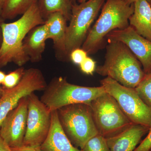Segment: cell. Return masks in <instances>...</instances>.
Masks as SVG:
<instances>
[{
  "label": "cell",
  "instance_id": "obj_30",
  "mask_svg": "<svg viewBox=\"0 0 151 151\" xmlns=\"http://www.w3.org/2000/svg\"><path fill=\"white\" fill-rule=\"evenodd\" d=\"M4 22L3 20H0V47L1 45L2 42V32L1 27V24L2 22Z\"/></svg>",
  "mask_w": 151,
  "mask_h": 151
},
{
  "label": "cell",
  "instance_id": "obj_2",
  "mask_svg": "<svg viewBox=\"0 0 151 151\" xmlns=\"http://www.w3.org/2000/svg\"><path fill=\"white\" fill-rule=\"evenodd\" d=\"M108 42L105 61L103 65L96 68V72L126 87L136 88L145 75L140 63L123 42Z\"/></svg>",
  "mask_w": 151,
  "mask_h": 151
},
{
  "label": "cell",
  "instance_id": "obj_17",
  "mask_svg": "<svg viewBox=\"0 0 151 151\" xmlns=\"http://www.w3.org/2000/svg\"><path fill=\"white\" fill-rule=\"evenodd\" d=\"M134 6V12L129 19V25L151 41V6L147 0H138Z\"/></svg>",
  "mask_w": 151,
  "mask_h": 151
},
{
  "label": "cell",
  "instance_id": "obj_23",
  "mask_svg": "<svg viewBox=\"0 0 151 151\" xmlns=\"http://www.w3.org/2000/svg\"><path fill=\"white\" fill-rule=\"evenodd\" d=\"M88 54L81 47L75 49L70 52L69 58L74 64L80 65L87 57Z\"/></svg>",
  "mask_w": 151,
  "mask_h": 151
},
{
  "label": "cell",
  "instance_id": "obj_12",
  "mask_svg": "<svg viewBox=\"0 0 151 151\" xmlns=\"http://www.w3.org/2000/svg\"><path fill=\"white\" fill-rule=\"evenodd\" d=\"M106 39L123 42L140 63L145 73L151 71V41L139 35L132 27L114 30Z\"/></svg>",
  "mask_w": 151,
  "mask_h": 151
},
{
  "label": "cell",
  "instance_id": "obj_9",
  "mask_svg": "<svg viewBox=\"0 0 151 151\" xmlns=\"http://www.w3.org/2000/svg\"><path fill=\"white\" fill-rule=\"evenodd\" d=\"M47 83L42 72L36 68L25 70L20 81L11 89H4L0 97V127L6 116L22 98L35 91L44 90Z\"/></svg>",
  "mask_w": 151,
  "mask_h": 151
},
{
  "label": "cell",
  "instance_id": "obj_33",
  "mask_svg": "<svg viewBox=\"0 0 151 151\" xmlns=\"http://www.w3.org/2000/svg\"><path fill=\"white\" fill-rule=\"evenodd\" d=\"M4 89H3L0 86V97L2 95L3 92H4Z\"/></svg>",
  "mask_w": 151,
  "mask_h": 151
},
{
  "label": "cell",
  "instance_id": "obj_4",
  "mask_svg": "<svg viewBox=\"0 0 151 151\" xmlns=\"http://www.w3.org/2000/svg\"><path fill=\"white\" fill-rule=\"evenodd\" d=\"M44 90L41 101L51 112L73 104L89 105L92 101L106 92L102 86H78L70 84L61 76L53 78Z\"/></svg>",
  "mask_w": 151,
  "mask_h": 151
},
{
  "label": "cell",
  "instance_id": "obj_19",
  "mask_svg": "<svg viewBox=\"0 0 151 151\" xmlns=\"http://www.w3.org/2000/svg\"><path fill=\"white\" fill-rule=\"evenodd\" d=\"M38 0H4L1 18L3 20L12 19L22 15Z\"/></svg>",
  "mask_w": 151,
  "mask_h": 151
},
{
  "label": "cell",
  "instance_id": "obj_31",
  "mask_svg": "<svg viewBox=\"0 0 151 151\" xmlns=\"http://www.w3.org/2000/svg\"><path fill=\"white\" fill-rule=\"evenodd\" d=\"M124 1L126 2L129 5H132L134 4L135 2L137 1L138 0H124Z\"/></svg>",
  "mask_w": 151,
  "mask_h": 151
},
{
  "label": "cell",
  "instance_id": "obj_29",
  "mask_svg": "<svg viewBox=\"0 0 151 151\" xmlns=\"http://www.w3.org/2000/svg\"><path fill=\"white\" fill-rule=\"evenodd\" d=\"M4 0H0V20H3L1 18ZM4 21V20H3Z\"/></svg>",
  "mask_w": 151,
  "mask_h": 151
},
{
  "label": "cell",
  "instance_id": "obj_24",
  "mask_svg": "<svg viewBox=\"0 0 151 151\" xmlns=\"http://www.w3.org/2000/svg\"><path fill=\"white\" fill-rule=\"evenodd\" d=\"M79 66L83 73L88 75H92L96 69V62L92 58L87 56Z\"/></svg>",
  "mask_w": 151,
  "mask_h": 151
},
{
  "label": "cell",
  "instance_id": "obj_6",
  "mask_svg": "<svg viewBox=\"0 0 151 151\" xmlns=\"http://www.w3.org/2000/svg\"><path fill=\"white\" fill-rule=\"evenodd\" d=\"M106 0H87L73 4L66 32V54L81 47L91 29V26Z\"/></svg>",
  "mask_w": 151,
  "mask_h": 151
},
{
  "label": "cell",
  "instance_id": "obj_25",
  "mask_svg": "<svg viewBox=\"0 0 151 151\" xmlns=\"http://www.w3.org/2000/svg\"><path fill=\"white\" fill-rule=\"evenodd\" d=\"M151 150V127L147 137L137 147L134 151H150Z\"/></svg>",
  "mask_w": 151,
  "mask_h": 151
},
{
  "label": "cell",
  "instance_id": "obj_32",
  "mask_svg": "<svg viewBox=\"0 0 151 151\" xmlns=\"http://www.w3.org/2000/svg\"><path fill=\"white\" fill-rule=\"evenodd\" d=\"M76 2L78 3V4H81V3L84 2L86 1L87 0H76Z\"/></svg>",
  "mask_w": 151,
  "mask_h": 151
},
{
  "label": "cell",
  "instance_id": "obj_26",
  "mask_svg": "<svg viewBox=\"0 0 151 151\" xmlns=\"http://www.w3.org/2000/svg\"><path fill=\"white\" fill-rule=\"evenodd\" d=\"M14 151H44L40 148V147H30L23 146L17 148H11Z\"/></svg>",
  "mask_w": 151,
  "mask_h": 151
},
{
  "label": "cell",
  "instance_id": "obj_37",
  "mask_svg": "<svg viewBox=\"0 0 151 151\" xmlns=\"http://www.w3.org/2000/svg\"></svg>",
  "mask_w": 151,
  "mask_h": 151
},
{
  "label": "cell",
  "instance_id": "obj_10",
  "mask_svg": "<svg viewBox=\"0 0 151 151\" xmlns=\"http://www.w3.org/2000/svg\"><path fill=\"white\" fill-rule=\"evenodd\" d=\"M28 114L24 146L40 147L48 135L52 112L34 92L28 96Z\"/></svg>",
  "mask_w": 151,
  "mask_h": 151
},
{
  "label": "cell",
  "instance_id": "obj_18",
  "mask_svg": "<svg viewBox=\"0 0 151 151\" xmlns=\"http://www.w3.org/2000/svg\"><path fill=\"white\" fill-rule=\"evenodd\" d=\"M41 14L45 20L52 14L59 12L70 20L72 2L70 0H38L37 3Z\"/></svg>",
  "mask_w": 151,
  "mask_h": 151
},
{
  "label": "cell",
  "instance_id": "obj_7",
  "mask_svg": "<svg viewBox=\"0 0 151 151\" xmlns=\"http://www.w3.org/2000/svg\"><path fill=\"white\" fill-rule=\"evenodd\" d=\"M106 93L119 104L123 113L133 124L151 127V109L141 99L135 88L126 87L110 77L100 81Z\"/></svg>",
  "mask_w": 151,
  "mask_h": 151
},
{
  "label": "cell",
  "instance_id": "obj_11",
  "mask_svg": "<svg viewBox=\"0 0 151 151\" xmlns=\"http://www.w3.org/2000/svg\"><path fill=\"white\" fill-rule=\"evenodd\" d=\"M28 96L23 97L6 116L0 127V135L11 148L24 146L27 122Z\"/></svg>",
  "mask_w": 151,
  "mask_h": 151
},
{
  "label": "cell",
  "instance_id": "obj_20",
  "mask_svg": "<svg viewBox=\"0 0 151 151\" xmlns=\"http://www.w3.org/2000/svg\"><path fill=\"white\" fill-rule=\"evenodd\" d=\"M135 89L141 99L151 109V71L145 73Z\"/></svg>",
  "mask_w": 151,
  "mask_h": 151
},
{
  "label": "cell",
  "instance_id": "obj_15",
  "mask_svg": "<svg viewBox=\"0 0 151 151\" xmlns=\"http://www.w3.org/2000/svg\"><path fill=\"white\" fill-rule=\"evenodd\" d=\"M40 148L44 151H82L73 146L60 122L57 111L51 113V124L48 135Z\"/></svg>",
  "mask_w": 151,
  "mask_h": 151
},
{
  "label": "cell",
  "instance_id": "obj_1",
  "mask_svg": "<svg viewBox=\"0 0 151 151\" xmlns=\"http://www.w3.org/2000/svg\"><path fill=\"white\" fill-rule=\"evenodd\" d=\"M45 22L37 3L32 6L15 21L8 23L2 22L0 68L11 62L22 67L29 61L23 49L24 40L31 30L44 24Z\"/></svg>",
  "mask_w": 151,
  "mask_h": 151
},
{
  "label": "cell",
  "instance_id": "obj_14",
  "mask_svg": "<svg viewBox=\"0 0 151 151\" xmlns=\"http://www.w3.org/2000/svg\"><path fill=\"white\" fill-rule=\"evenodd\" d=\"M149 129L133 124L119 134L106 138L110 151H134Z\"/></svg>",
  "mask_w": 151,
  "mask_h": 151
},
{
  "label": "cell",
  "instance_id": "obj_13",
  "mask_svg": "<svg viewBox=\"0 0 151 151\" xmlns=\"http://www.w3.org/2000/svg\"><path fill=\"white\" fill-rule=\"evenodd\" d=\"M47 29V39L52 40L58 58H68L66 54L67 19L62 14L54 13L45 20Z\"/></svg>",
  "mask_w": 151,
  "mask_h": 151
},
{
  "label": "cell",
  "instance_id": "obj_21",
  "mask_svg": "<svg viewBox=\"0 0 151 151\" xmlns=\"http://www.w3.org/2000/svg\"><path fill=\"white\" fill-rule=\"evenodd\" d=\"M82 151H110L107 139L98 134L87 141Z\"/></svg>",
  "mask_w": 151,
  "mask_h": 151
},
{
  "label": "cell",
  "instance_id": "obj_3",
  "mask_svg": "<svg viewBox=\"0 0 151 151\" xmlns=\"http://www.w3.org/2000/svg\"><path fill=\"white\" fill-rule=\"evenodd\" d=\"M134 11V4L129 5L124 0H106L100 16L89 31L81 48L88 55L97 52L103 47L110 33L129 26V19Z\"/></svg>",
  "mask_w": 151,
  "mask_h": 151
},
{
  "label": "cell",
  "instance_id": "obj_27",
  "mask_svg": "<svg viewBox=\"0 0 151 151\" xmlns=\"http://www.w3.org/2000/svg\"><path fill=\"white\" fill-rule=\"evenodd\" d=\"M0 151H12V149L0 135Z\"/></svg>",
  "mask_w": 151,
  "mask_h": 151
},
{
  "label": "cell",
  "instance_id": "obj_28",
  "mask_svg": "<svg viewBox=\"0 0 151 151\" xmlns=\"http://www.w3.org/2000/svg\"><path fill=\"white\" fill-rule=\"evenodd\" d=\"M6 75L5 73L2 71L1 70H0V85L1 84H2L4 78H5Z\"/></svg>",
  "mask_w": 151,
  "mask_h": 151
},
{
  "label": "cell",
  "instance_id": "obj_34",
  "mask_svg": "<svg viewBox=\"0 0 151 151\" xmlns=\"http://www.w3.org/2000/svg\"><path fill=\"white\" fill-rule=\"evenodd\" d=\"M70 1H71V2H72V4H76V0H70Z\"/></svg>",
  "mask_w": 151,
  "mask_h": 151
},
{
  "label": "cell",
  "instance_id": "obj_35",
  "mask_svg": "<svg viewBox=\"0 0 151 151\" xmlns=\"http://www.w3.org/2000/svg\"><path fill=\"white\" fill-rule=\"evenodd\" d=\"M148 2L150 4L151 6V0H147Z\"/></svg>",
  "mask_w": 151,
  "mask_h": 151
},
{
  "label": "cell",
  "instance_id": "obj_36",
  "mask_svg": "<svg viewBox=\"0 0 151 151\" xmlns=\"http://www.w3.org/2000/svg\"></svg>",
  "mask_w": 151,
  "mask_h": 151
},
{
  "label": "cell",
  "instance_id": "obj_8",
  "mask_svg": "<svg viewBox=\"0 0 151 151\" xmlns=\"http://www.w3.org/2000/svg\"><path fill=\"white\" fill-rule=\"evenodd\" d=\"M89 105L98 133L104 137L115 136L133 124L115 99L106 92L92 101Z\"/></svg>",
  "mask_w": 151,
  "mask_h": 151
},
{
  "label": "cell",
  "instance_id": "obj_16",
  "mask_svg": "<svg viewBox=\"0 0 151 151\" xmlns=\"http://www.w3.org/2000/svg\"><path fill=\"white\" fill-rule=\"evenodd\" d=\"M47 29L45 24L34 27L27 34L23 43L25 54L32 63L40 62L45 48Z\"/></svg>",
  "mask_w": 151,
  "mask_h": 151
},
{
  "label": "cell",
  "instance_id": "obj_5",
  "mask_svg": "<svg viewBox=\"0 0 151 151\" xmlns=\"http://www.w3.org/2000/svg\"><path fill=\"white\" fill-rule=\"evenodd\" d=\"M63 129L71 142L83 148L87 141L99 134L90 105L78 103L64 106L57 110Z\"/></svg>",
  "mask_w": 151,
  "mask_h": 151
},
{
  "label": "cell",
  "instance_id": "obj_22",
  "mask_svg": "<svg viewBox=\"0 0 151 151\" xmlns=\"http://www.w3.org/2000/svg\"><path fill=\"white\" fill-rule=\"evenodd\" d=\"M24 68L22 66L6 74L3 85L6 89H11L17 85L24 74Z\"/></svg>",
  "mask_w": 151,
  "mask_h": 151
}]
</instances>
